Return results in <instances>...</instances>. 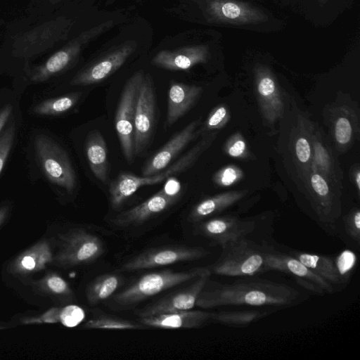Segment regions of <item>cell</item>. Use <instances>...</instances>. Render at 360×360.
<instances>
[{
  "label": "cell",
  "mask_w": 360,
  "mask_h": 360,
  "mask_svg": "<svg viewBox=\"0 0 360 360\" xmlns=\"http://www.w3.org/2000/svg\"><path fill=\"white\" fill-rule=\"evenodd\" d=\"M288 253L298 259L314 274L333 285L335 289L337 287H342L345 283L333 257L294 250H290Z\"/></svg>",
  "instance_id": "cell-21"
},
{
  "label": "cell",
  "mask_w": 360,
  "mask_h": 360,
  "mask_svg": "<svg viewBox=\"0 0 360 360\" xmlns=\"http://www.w3.org/2000/svg\"><path fill=\"white\" fill-rule=\"evenodd\" d=\"M352 127L349 120L344 116L340 117L335 124V137L336 141L343 146L351 141Z\"/></svg>",
  "instance_id": "cell-33"
},
{
  "label": "cell",
  "mask_w": 360,
  "mask_h": 360,
  "mask_svg": "<svg viewBox=\"0 0 360 360\" xmlns=\"http://www.w3.org/2000/svg\"><path fill=\"white\" fill-rule=\"evenodd\" d=\"M210 275L211 273L209 271L193 279V282L186 288L169 294L145 307L139 312V316L192 309L195 306L198 296L210 279Z\"/></svg>",
  "instance_id": "cell-13"
},
{
  "label": "cell",
  "mask_w": 360,
  "mask_h": 360,
  "mask_svg": "<svg viewBox=\"0 0 360 360\" xmlns=\"http://www.w3.org/2000/svg\"><path fill=\"white\" fill-rule=\"evenodd\" d=\"M144 73L139 71L124 84L115 115V129L127 162L134 160V132L136 105Z\"/></svg>",
  "instance_id": "cell-6"
},
{
  "label": "cell",
  "mask_w": 360,
  "mask_h": 360,
  "mask_svg": "<svg viewBox=\"0 0 360 360\" xmlns=\"http://www.w3.org/2000/svg\"><path fill=\"white\" fill-rule=\"evenodd\" d=\"M178 198L179 196L169 195L162 189L141 204L117 214L113 223L121 227L139 225L168 209Z\"/></svg>",
  "instance_id": "cell-15"
},
{
  "label": "cell",
  "mask_w": 360,
  "mask_h": 360,
  "mask_svg": "<svg viewBox=\"0 0 360 360\" xmlns=\"http://www.w3.org/2000/svg\"><path fill=\"white\" fill-rule=\"evenodd\" d=\"M314 148V161L312 162L313 168L319 170L323 174L331 176L334 175L333 163L327 149L322 145L319 141H313Z\"/></svg>",
  "instance_id": "cell-29"
},
{
  "label": "cell",
  "mask_w": 360,
  "mask_h": 360,
  "mask_svg": "<svg viewBox=\"0 0 360 360\" xmlns=\"http://www.w3.org/2000/svg\"><path fill=\"white\" fill-rule=\"evenodd\" d=\"M212 312L202 310H187L140 317L143 326L163 328H193L211 321Z\"/></svg>",
  "instance_id": "cell-17"
},
{
  "label": "cell",
  "mask_w": 360,
  "mask_h": 360,
  "mask_svg": "<svg viewBox=\"0 0 360 360\" xmlns=\"http://www.w3.org/2000/svg\"><path fill=\"white\" fill-rule=\"evenodd\" d=\"M295 153L298 160L302 163H307L311 160V148L305 137H300L296 141Z\"/></svg>",
  "instance_id": "cell-35"
},
{
  "label": "cell",
  "mask_w": 360,
  "mask_h": 360,
  "mask_svg": "<svg viewBox=\"0 0 360 360\" xmlns=\"http://www.w3.org/2000/svg\"><path fill=\"white\" fill-rule=\"evenodd\" d=\"M78 94H72L48 99L37 105L33 112L44 115H57L71 109L79 99Z\"/></svg>",
  "instance_id": "cell-27"
},
{
  "label": "cell",
  "mask_w": 360,
  "mask_h": 360,
  "mask_svg": "<svg viewBox=\"0 0 360 360\" xmlns=\"http://www.w3.org/2000/svg\"><path fill=\"white\" fill-rule=\"evenodd\" d=\"M155 117V94L152 79L143 75L137 98L134 132V154L139 155L151 137Z\"/></svg>",
  "instance_id": "cell-8"
},
{
  "label": "cell",
  "mask_w": 360,
  "mask_h": 360,
  "mask_svg": "<svg viewBox=\"0 0 360 360\" xmlns=\"http://www.w3.org/2000/svg\"><path fill=\"white\" fill-rule=\"evenodd\" d=\"M83 309L76 305H69L63 309L60 314V319L63 324L68 327L77 326L84 318Z\"/></svg>",
  "instance_id": "cell-32"
},
{
  "label": "cell",
  "mask_w": 360,
  "mask_h": 360,
  "mask_svg": "<svg viewBox=\"0 0 360 360\" xmlns=\"http://www.w3.org/2000/svg\"><path fill=\"white\" fill-rule=\"evenodd\" d=\"M215 135V134H211L204 137L175 162L156 174L138 176L127 172L120 173L117 178L110 183L109 187L112 207L113 209L120 207L141 187L160 184L169 177L186 170L211 144Z\"/></svg>",
  "instance_id": "cell-2"
},
{
  "label": "cell",
  "mask_w": 360,
  "mask_h": 360,
  "mask_svg": "<svg viewBox=\"0 0 360 360\" xmlns=\"http://www.w3.org/2000/svg\"><path fill=\"white\" fill-rule=\"evenodd\" d=\"M162 190L169 195L179 196L181 191V184L174 177L170 176L166 180Z\"/></svg>",
  "instance_id": "cell-37"
},
{
  "label": "cell",
  "mask_w": 360,
  "mask_h": 360,
  "mask_svg": "<svg viewBox=\"0 0 360 360\" xmlns=\"http://www.w3.org/2000/svg\"><path fill=\"white\" fill-rule=\"evenodd\" d=\"M335 266L344 283L348 281L349 273L354 269L356 257L349 250H345L334 259Z\"/></svg>",
  "instance_id": "cell-31"
},
{
  "label": "cell",
  "mask_w": 360,
  "mask_h": 360,
  "mask_svg": "<svg viewBox=\"0 0 360 360\" xmlns=\"http://www.w3.org/2000/svg\"><path fill=\"white\" fill-rule=\"evenodd\" d=\"M202 88L179 82H172L168 91L167 124L172 125L195 103Z\"/></svg>",
  "instance_id": "cell-18"
},
{
  "label": "cell",
  "mask_w": 360,
  "mask_h": 360,
  "mask_svg": "<svg viewBox=\"0 0 360 360\" xmlns=\"http://www.w3.org/2000/svg\"><path fill=\"white\" fill-rule=\"evenodd\" d=\"M207 56V49L205 46H195L174 51L159 52L153 60L157 66L172 70H187L193 65L205 62Z\"/></svg>",
  "instance_id": "cell-19"
},
{
  "label": "cell",
  "mask_w": 360,
  "mask_h": 360,
  "mask_svg": "<svg viewBox=\"0 0 360 360\" xmlns=\"http://www.w3.org/2000/svg\"><path fill=\"white\" fill-rule=\"evenodd\" d=\"M135 47V44H127L112 51L76 75L71 84L89 85L102 82L122 65Z\"/></svg>",
  "instance_id": "cell-16"
},
{
  "label": "cell",
  "mask_w": 360,
  "mask_h": 360,
  "mask_svg": "<svg viewBox=\"0 0 360 360\" xmlns=\"http://www.w3.org/2000/svg\"><path fill=\"white\" fill-rule=\"evenodd\" d=\"M245 150V143L242 140L236 141L229 148V153L232 157H238Z\"/></svg>",
  "instance_id": "cell-40"
},
{
  "label": "cell",
  "mask_w": 360,
  "mask_h": 360,
  "mask_svg": "<svg viewBox=\"0 0 360 360\" xmlns=\"http://www.w3.org/2000/svg\"><path fill=\"white\" fill-rule=\"evenodd\" d=\"M90 169L94 176L105 183L108 176V160L105 139L98 130L90 131L85 144Z\"/></svg>",
  "instance_id": "cell-22"
},
{
  "label": "cell",
  "mask_w": 360,
  "mask_h": 360,
  "mask_svg": "<svg viewBox=\"0 0 360 360\" xmlns=\"http://www.w3.org/2000/svg\"><path fill=\"white\" fill-rule=\"evenodd\" d=\"M226 116V108L221 106L214 110L206 122V129H212L219 127Z\"/></svg>",
  "instance_id": "cell-36"
},
{
  "label": "cell",
  "mask_w": 360,
  "mask_h": 360,
  "mask_svg": "<svg viewBox=\"0 0 360 360\" xmlns=\"http://www.w3.org/2000/svg\"><path fill=\"white\" fill-rule=\"evenodd\" d=\"M120 279L116 274H105L94 279L88 285L86 295L91 305H96L110 297L118 288Z\"/></svg>",
  "instance_id": "cell-26"
},
{
  "label": "cell",
  "mask_w": 360,
  "mask_h": 360,
  "mask_svg": "<svg viewBox=\"0 0 360 360\" xmlns=\"http://www.w3.org/2000/svg\"><path fill=\"white\" fill-rule=\"evenodd\" d=\"M15 134L14 124H11L0 137V174L11 149Z\"/></svg>",
  "instance_id": "cell-34"
},
{
  "label": "cell",
  "mask_w": 360,
  "mask_h": 360,
  "mask_svg": "<svg viewBox=\"0 0 360 360\" xmlns=\"http://www.w3.org/2000/svg\"><path fill=\"white\" fill-rule=\"evenodd\" d=\"M34 145L38 160L46 178L72 192L76 186V175L66 152L43 134L36 137Z\"/></svg>",
  "instance_id": "cell-5"
},
{
  "label": "cell",
  "mask_w": 360,
  "mask_h": 360,
  "mask_svg": "<svg viewBox=\"0 0 360 360\" xmlns=\"http://www.w3.org/2000/svg\"><path fill=\"white\" fill-rule=\"evenodd\" d=\"M237 172L233 167L226 168L220 175L219 181L222 185L229 186L237 179Z\"/></svg>",
  "instance_id": "cell-39"
},
{
  "label": "cell",
  "mask_w": 360,
  "mask_h": 360,
  "mask_svg": "<svg viewBox=\"0 0 360 360\" xmlns=\"http://www.w3.org/2000/svg\"><path fill=\"white\" fill-rule=\"evenodd\" d=\"M302 300L301 294L287 284L252 276L231 283L207 281L196 301L202 309L223 306L285 308Z\"/></svg>",
  "instance_id": "cell-1"
},
{
  "label": "cell",
  "mask_w": 360,
  "mask_h": 360,
  "mask_svg": "<svg viewBox=\"0 0 360 360\" xmlns=\"http://www.w3.org/2000/svg\"><path fill=\"white\" fill-rule=\"evenodd\" d=\"M200 222L197 228L198 233L220 247L229 242L248 238L256 229L254 220L232 215L215 217Z\"/></svg>",
  "instance_id": "cell-9"
},
{
  "label": "cell",
  "mask_w": 360,
  "mask_h": 360,
  "mask_svg": "<svg viewBox=\"0 0 360 360\" xmlns=\"http://www.w3.org/2000/svg\"><path fill=\"white\" fill-rule=\"evenodd\" d=\"M266 264L268 271H281L294 276L297 282L308 281L325 290L326 293H333L335 288L324 279L314 274L298 259L281 252L269 244L262 243Z\"/></svg>",
  "instance_id": "cell-12"
},
{
  "label": "cell",
  "mask_w": 360,
  "mask_h": 360,
  "mask_svg": "<svg viewBox=\"0 0 360 360\" xmlns=\"http://www.w3.org/2000/svg\"><path fill=\"white\" fill-rule=\"evenodd\" d=\"M244 195L243 192H229L204 199L193 207L189 219L194 222L203 221L229 208Z\"/></svg>",
  "instance_id": "cell-23"
},
{
  "label": "cell",
  "mask_w": 360,
  "mask_h": 360,
  "mask_svg": "<svg viewBox=\"0 0 360 360\" xmlns=\"http://www.w3.org/2000/svg\"><path fill=\"white\" fill-rule=\"evenodd\" d=\"M48 285L56 293H63L68 290L66 282L56 276H52L48 280Z\"/></svg>",
  "instance_id": "cell-38"
},
{
  "label": "cell",
  "mask_w": 360,
  "mask_h": 360,
  "mask_svg": "<svg viewBox=\"0 0 360 360\" xmlns=\"http://www.w3.org/2000/svg\"><path fill=\"white\" fill-rule=\"evenodd\" d=\"M207 267H197L186 271L166 269L146 274L114 297L120 306H129L154 296L181 283L193 281L209 271Z\"/></svg>",
  "instance_id": "cell-4"
},
{
  "label": "cell",
  "mask_w": 360,
  "mask_h": 360,
  "mask_svg": "<svg viewBox=\"0 0 360 360\" xmlns=\"http://www.w3.org/2000/svg\"><path fill=\"white\" fill-rule=\"evenodd\" d=\"M270 313V311L259 309L220 311L212 312L211 321L231 327H245Z\"/></svg>",
  "instance_id": "cell-25"
},
{
  "label": "cell",
  "mask_w": 360,
  "mask_h": 360,
  "mask_svg": "<svg viewBox=\"0 0 360 360\" xmlns=\"http://www.w3.org/2000/svg\"><path fill=\"white\" fill-rule=\"evenodd\" d=\"M344 230L348 237L356 243H360V212L354 209L343 217Z\"/></svg>",
  "instance_id": "cell-30"
},
{
  "label": "cell",
  "mask_w": 360,
  "mask_h": 360,
  "mask_svg": "<svg viewBox=\"0 0 360 360\" xmlns=\"http://www.w3.org/2000/svg\"><path fill=\"white\" fill-rule=\"evenodd\" d=\"M200 120H193L176 134L144 165L143 176L156 174L166 169L177 155L197 136Z\"/></svg>",
  "instance_id": "cell-14"
},
{
  "label": "cell",
  "mask_w": 360,
  "mask_h": 360,
  "mask_svg": "<svg viewBox=\"0 0 360 360\" xmlns=\"http://www.w3.org/2000/svg\"><path fill=\"white\" fill-rule=\"evenodd\" d=\"M112 22H108L83 32L65 47L56 52L32 73L33 82H43L65 69L78 56L84 44L89 40L110 27Z\"/></svg>",
  "instance_id": "cell-10"
},
{
  "label": "cell",
  "mask_w": 360,
  "mask_h": 360,
  "mask_svg": "<svg viewBox=\"0 0 360 360\" xmlns=\"http://www.w3.org/2000/svg\"><path fill=\"white\" fill-rule=\"evenodd\" d=\"M84 327L89 329L134 330L142 329L144 326L141 323H136L127 319L100 315L89 319Z\"/></svg>",
  "instance_id": "cell-28"
},
{
  "label": "cell",
  "mask_w": 360,
  "mask_h": 360,
  "mask_svg": "<svg viewBox=\"0 0 360 360\" xmlns=\"http://www.w3.org/2000/svg\"><path fill=\"white\" fill-rule=\"evenodd\" d=\"M22 266L28 270H32L35 266L34 259L30 256L25 257L22 260Z\"/></svg>",
  "instance_id": "cell-42"
},
{
  "label": "cell",
  "mask_w": 360,
  "mask_h": 360,
  "mask_svg": "<svg viewBox=\"0 0 360 360\" xmlns=\"http://www.w3.org/2000/svg\"><path fill=\"white\" fill-rule=\"evenodd\" d=\"M12 112V107L10 105L5 106L0 111V131L6 123L11 113Z\"/></svg>",
  "instance_id": "cell-41"
},
{
  "label": "cell",
  "mask_w": 360,
  "mask_h": 360,
  "mask_svg": "<svg viewBox=\"0 0 360 360\" xmlns=\"http://www.w3.org/2000/svg\"><path fill=\"white\" fill-rule=\"evenodd\" d=\"M103 252L101 240L93 233L81 230L70 239L67 259L74 264H88L100 257Z\"/></svg>",
  "instance_id": "cell-20"
},
{
  "label": "cell",
  "mask_w": 360,
  "mask_h": 360,
  "mask_svg": "<svg viewBox=\"0 0 360 360\" xmlns=\"http://www.w3.org/2000/svg\"><path fill=\"white\" fill-rule=\"evenodd\" d=\"M210 252L201 247L169 245L147 250L121 266L124 271H134L200 259Z\"/></svg>",
  "instance_id": "cell-7"
},
{
  "label": "cell",
  "mask_w": 360,
  "mask_h": 360,
  "mask_svg": "<svg viewBox=\"0 0 360 360\" xmlns=\"http://www.w3.org/2000/svg\"><path fill=\"white\" fill-rule=\"evenodd\" d=\"M257 88L267 116L274 118L280 115L282 110L280 94L273 77L265 68L257 70Z\"/></svg>",
  "instance_id": "cell-24"
},
{
  "label": "cell",
  "mask_w": 360,
  "mask_h": 360,
  "mask_svg": "<svg viewBox=\"0 0 360 360\" xmlns=\"http://www.w3.org/2000/svg\"><path fill=\"white\" fill-rule=\"evenodd\" d=\"M205 11L210 20L224 24L241 25L266 20L261 10L238 0H206Z\"/></svg>",
  "instance_id": "cell-11"
},
{
  "label": "cell",
  "mask_w": 360,
  "mask_h": 360,
  "mask_svg": "<svg viewBox=\"0 0 360 360\" xmlns=\"http://www.w3.org/2000/svg\"><path fill=\"white\" fill-rule=\"evenodd\" d=\"M221 248L219 259L207 267L211 274L250 277L268 271L262 244L244 238L229 242Z\"/></svg>",
  "instance_id": "cell-3"
},
{
  "label": "cell",
  "mask_w": 360,
  "mask_h": 360,
  "mask_svg": "<svg viewBox=\"0 0 360 360\" xmlns=\"http://www.w3.org/2000/svg\"><path fill=\"white\" fill-rule=\"evenodd\" d=\"M356 184L357 185L358 189L360 188V174L358 172L356 175Z\"/></svg>",
  "instance_id": "cell-43"
}]
</instances>
